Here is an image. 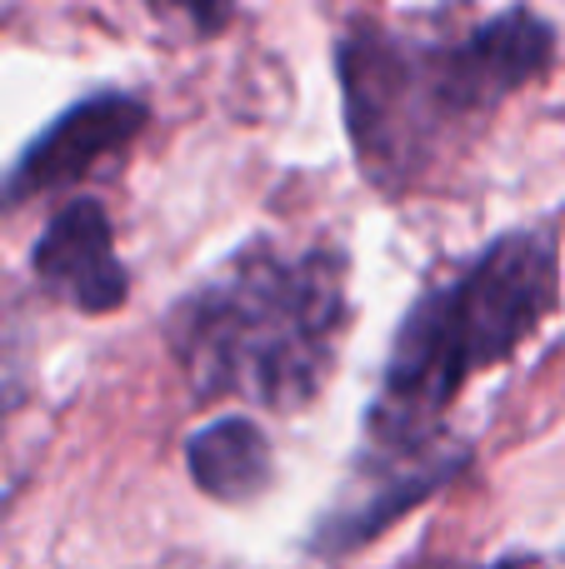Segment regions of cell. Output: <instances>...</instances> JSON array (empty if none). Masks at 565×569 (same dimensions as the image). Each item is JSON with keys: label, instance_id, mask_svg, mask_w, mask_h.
Returning <instances> with one entry per match:
<instances>
[{"label": "cell", "instance_id": "cell-1", "mask_svg": "<svg viewBox=\"0 0 565 569\" xmlns=\"http://www.w3.org/2000/svg\"><path fill=\"white\" fill-rule=\"evenodd\" d=\"M556 310V226L500 230L410 300L360 415V450L306 535L310 560H350L466 475L470 445L450 440V410L476 375L516 360Z\"/></svg>", "mask_w": 565, "mask_h": 569}, {"label": "cell", "instance_id": "cell-2", "mask_svg": "<svg viewBox=\"0 0 565 569\" xmlns=\"http://www.w3.org/2000/svg\"><path fill=\"white\" fill-rule=\"evenodd\" d=\"M551 70L556 26L531 6L460 26L350 20L336 36V80L360 180L386 200L436 186L486 136L496 110Z\"/></svg>", "mask_w": 565, "mask_h": 569}, {"label": "cell", "instance_id": "cell-3", "mask_svg": "<svg viewBox=\"0 0 565 569\" xmlns=\"http://www.w3.org/2000/svg\"><path fill=\"white\" fill-rule=\"evenodd\" d=\"M350 330V256L256 236L166 315V350L196 405L246 400L300 415L320 400Z\"/></svg>", "mask_w": 565, "mask_h": 569}, {"label": "cell", "instance_id": "cell-4", "mask_svg": "<svg viewBox=\"0 0 565 569\" xmlns=\"http://www.w3.org/2000/svg\"><path fill=\"white\" fill-rule=\"evenodd\" d=\"M150 126V100L136 90H90V96L70 100L50 126L20 146V156L0 170V216L36 206L46 196H66V190L86 186L106 166H116Z\"/></svg>", "mask_w": 565, "mask_h": 569}, {"label": "cell", "instance_id": "cell-5", "mask_svg": "<svg viewBox=\"0 0 565 569\" xmlns=\"http://www.w3.org/2000/svg\"><path fill=\"white\" fill-rule=\"evenodd\" d=\"M30 276L50 300L80 315H116L130 300V270L116 250L110 210L96 196H70L50 210L30 246Z\"/></svg>", "mask_w": 565, "mask_h": 569}, {"label": "cell", "instance_id": "cell-6", "mask_svg": "<svg viewBox=\"0 0 565 569\" xmlns=\"http://www.w3.org/2000/svg\"><path fill=\"white\" fill-rule=\"evenodd\" d=\"M186 470L206 500L256 505L276 485V450L250 415H220L186 440Z\"/></svg>", "mask_w": 565, "mask_h": 569}, {"label": "cell", "instance_id": "cell-7", "mask_svg": "<svg viewBox=\"0 0 565 569\" xmlns=\"http://www.w3.org/2000/svg\"><path fill=\"white\" fill-rule=\"evenodd\" d=\"M36 370H40V345H36V325L6 305L0 310V430L16 420L36 395Z\"/></svg>", "mask_w": 565, "mask_h": 569}, {"label": "cell", "instance_id": "cell-8", "mask_svg": "<svg viewBox=\"0 0 565 569\" xmlns=\"http://www.w3.org/2000/svg\"><path fill=\"white\" fill-rule=\"evenodd\" d=\"M150 10L160 16H180L196 36H220L236 20V0H150Z\"/></svg>", "mask_w": 565, "mask_h": 569}, {"label": "cell", "instance_id": "cell-9", "mask_svg": "<svg viewBox=\"0 0 565 569\" xmlns=\"http://www.w3.org/2000/svg\"><path fill=\"white\" fill-rule=\"evenodd\" d=\"M410 569H546L536 555H500L486 565H466V560H430V565H410Z\"/></svg>", "mask_w": 565, "mask_h": 569}]
</instances>
